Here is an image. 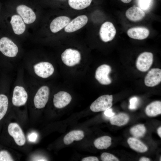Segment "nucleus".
<instances>
[{"mask_svg": "<svg viewBox=\"0 0 161 161\" xmlns=\"http://www.w3.org/2000/svg\"><path fill=\"white\" fill-rule=\"evenodd\" d=\"M4 7L19 15L29 29L34 32L38 27L40 5L34 0H9Z\"/></svg>", "mask_w": 161, "mask_h": 161, "instance_id": "obj_1", "label": "nucleus"}, {"mask_svg": "<svg viewBox=\"0 0 161 161\" xmlns=\"http://www.w3.org/2000/svg\"><path fill=\"white\" fill-rule=\"evenodd\" d=\"M1 16L4 32L18 41L29 36V29L18 14L2 6Z\"/></svg>", "mask_w": 161, "mask_h": 161, "instance_id": "obj_2", "label": "nucleus"}, {"mask_svg": "<svg viewBox=\"0 0 161 161\" xmlns=\"http://www.w3.org/2000/svg\"><path fill=\"white\" fill-rule=\"evenodd\" d=\"M18 41L0 29V52L4 56L13 58L19 52Z\"/></svg>", "mask_w": 161, "mask_h": 161, "instance_id": "obj_3", "label": "nucleus"}, {"mask_svg": "<svg viewBox=\"0 0 161 161\" xmlns=\"http://www.w3.org/2000/svg\"><path fill=\"white\" fill-rule=\"evenodd\" d=\"M113 96L108 95H102L91 104L90 108L93 112H98L104 111L112 107Z\"/></svg>", "mask_w": 161, "mask_h": 161, "instance_id": "obj_4", "label": "nucleus"}, {"mask_svg": "<svg viewBox=\"0 0 161 161\" xmlns=\"http://www.w3.org/2000/svg\"><path fill=\"white\" fill-rule=\"evenodd\" d=\"M33 68L35 74L38 76L43 78L50 77L54 71L52 65L48 62H37L33 65Z\"/></svg>", "mask_w": 161, "mask_h": 161, "instance_id": "obj_5", "label": "nucleus"}, {"mask_svg": "<svg viewBox=\"0 0 161 161\" xmlns=\"http://www.w3.org/2000/svg\"><path fill=\"white\" fill-rule=\"evenodd\" d=\"M49 95V89L47 86L40 87L37 91L34 98L35 107L37 109L44 108L47 103Z\"/></svg>", "mask_w": 161, "mask_h": 161, "instance_id": "obj_6", "label": "nucleus"}, {"mask_svg": "<svg viewBox=\"0 0 161 161\" xmlns=\"http://www.w3.org/2000/svg\"><path fill=\"white\" fill-rule=\"evenodd\" d=\"M61 58L62 61L65 65L72 66L80 62L81 60V55L77 50L68 49L62 53Z\"/></svg>", "mask_w": 161, "mask_h": 161, "instance_id": "obj_7", "label": "nucleus"}, {"mask_svg": "<svg viewBox=\"0 0 161 161\" xmlns=\"http://www.w3.org/2000/svg\"><path fill=\"white\" fill-rule=\"evenodd\" d=\"M28 99V94L25 88L22 86L17 85L13 89L12 98L13 105L20 106L25 105Z\"/></svg>", "mask_w": 161, "mask_h": 161, "instance_id": "obj_8", "label": "nucleus"}, {"mask_svg": "<svg viewBox=\"0 0 161 161\" xmlns=\"http://www.w3.org/2000/svg\"><path fill=\"white\" fill-rule=\"evenodd\" d=\"M153 55L149 52H144L138 56L136 61V66L140 71L145 72L148 70L153 62Z\"/></svg>", "mask_w": 161, "mask_h": 161, "instance_id": "obj_9", "label": "nucleus"}, {"mask_svg": "<svg viewBox=\"0 0 161 161\" xmlns=\"http://www.w3.org/2000/svg\"><path fill=\"white\" fill-rule=\"evenodd\" d=\"M9 134L13 137L16 143L19 146L24 145L26 142L24 134L18 124L16 123H10L8 127Z\"/></svg>", "mask_w": 161, "mask_h": 161, "instance_id": "obj_10", "label": "nucleus"}, {"mask_svg": "<svg viewBox=\"0 0 161 161\" xmlns=\"http://www.w3.org/2000/svg\"><path fill=\"white\" fill-rule=\"evenodd\" d=\"M111 71V68L109 65L104 64L99 66L95 72V78L101 84L107 85L112 83L109 74Z\"/></svg>", "mask_w": 161, "mask_h": 161, "instance_id": "obj_11", "label": "nucleus"}, {"mask_svg": "<svg viewBox=\"0 0 161 161\" xmlns=\"http://www.w3.org/2000/svg\"><path fill=\"white\" fill-rule=\"evenodd\" d=\"M116 32V29L112 23L106 21L102 25L99 31V35L103 41L107 42L114 38Z\"/></svg>", "mask_w": 161, "mask_h": 161, "instance_id": "obj_12", "label": "nucleus"}, {"mask_svg": "<svg viewBox=\"0 0 161 161\" xmlns=\"http://www.w3.org/2000/svg\"><path fill=\"white\" fill-rule=\"evenodd\" d=\"M161 81V69L154 68L148 71L144 79L145 85L148 87H154Z\"/></svg>", "mask_w": 161, "mask_h": 161, "instance_id": "obj_13", "label": "nucleus"}, {"mask_svg": "<svg viewBox=\"0 0 161 161\" xmlns=\"http://www.w3.org/2000/svg\"><path fill=\"white\" fill-rule=\"evenodd\" d=\"M88 21V18L86 15L78 16L69 23L65 27L64 30L67 32L75 31L84 26Z\"/></svg>", "mask_w": 161, "mask_h": 161, "instance_id": "obj_14", "label": "nucleus"}, {"mask_svg": "<svg viewBox=\"0 0 161 161\" xmlns=\"http://www.w3.org/2000/svg\"><path fill=\"white\" fill-rule=\"evenodd\" d=\"M72 100L71 95L64 91H60L54 95L53 103L56 108H63L69 103Z\"/></svg>", "mask_w": 161, "mask_h": 161, "instance_id": "obj_15", "label": "nucleus"}, {"mask_svg": "<svg viewBox=\"0 0 161 161\" xmlns=\"http://www.w3.org/2000/svg\"><path fill=\"white\" fill-rule=\"evenodd\" d=\"M70 21V18L66 16H61L54 18L49 25L51 32L55 33L65 27Z\"/></svg>", "mask_w": 161, "mask_h": 161, "instance_id": "obj_16", "label": "nucleus"}, {"mask_svg": "<svg viewBox=\"0 0 161 161\" xmlns=\"http://www.w3.org/2000/svg\"><path fill=\"white\" fill-rule=\"evenodd\" d=\"M127 33L129 36L132 38L143 40L148 37L149 34V31L145 27H135L129 29Z\"/></svg>", "mask_w": 161, "mask_h": 161, "instance_id": "obj_17", "label": "nucleus"}, {"mask_svg": "<svg viewBox=\"0 0 161 161\" xmlns=\"http://www.w3.org/2000/svg\"><path fill=\"white\" fill-rule=\"evenodd\" d=\"M126 15L129 20L134 21H137L142 19L145 16V13L140 7L134 6L126 10Z\"/></svg>", "mask_w": 161, "mask_h": 161, "instance_id": "obj_18", "label": "nucleus"}, {"mask_svg": "<svg viewBox=\"0 0 161 161\" xmlns=\"http://www.w3.org/2000/svg\"><path fill=\"white\" fill-rule=\"evenodd\" d=\"M84 137L83 132L80 130H74L67 134L64 138V143L66 145L72 143L74 141H79Z\"/></svg>", "mask_w": 161, "mask_h": 161, "instance_id": "obj_19", "label": "nucleus"}, {"mask_svg": "<svg viewBox=\"0 0 161 161\" xmlns=\"http://www.w3.org/2000/svg\"><path fill=\"white\" fill-rule=\"evenodd\" d=\"M145 112L149 117H155L161 114V102L155 101L148 104L145 109Z\"/></svg>", "mask_w": 161, "mask_h": 161, "instance_id": "obj_20", "label": "nucleus"}, {"mask_svg": "<svg viewBox=\"0 0 161 161\" xmlns=\"http://www.w3.org/2000/svg\"><path fill=\"white\" fill-rule=\"evenodd\" d=\"M127 143L131 148L137 152H145L148 149L147 147L145 144L136 138H129Z\"/></svg>", "mask_w": 161, "mask_h": 161, "instance_id": "obj_21", "label": "nucleus"}, {"mask_svg": "<svg viewBox=\"0 0 161 161\" xmlns=\"http://www.w3.org/2000/svg\"><path fill=\"white\" fill-rule=\"evenodd\" d=\"M129 119V117L127 114L121 113L111 117L110 122L112 125L121 126L126 124Z\"/></svg>", "mask_w": 161, "mask_h": 161, "instance_id": "obj_22", "label": "nucleus"}, {"mask_svg": "<svg viewBox=\"0 0 161 161\" xmlns=\"http://www.w3.org/2000/svg\"><path fill=\"white\" fill-rule=\"evenodd\" d=\"M111 137L105 136L96 139L94 142V144L95 147L98 149H106L111 145Z\"/></svg>", "mask_w": 161, "mask_h": 161, "instance_id": "obj_23", "label": "nucleus"}, {"mask_svg": "<svg viewBox=\"0 0 161 161\" xmlns=\"http://www.w3.org/2000/svg\"><path fill=\"white\" fill-rule=\"evenodd\" d=\"M92 0H69L68 4L72 8L77 10L84 9L88 7Z\"/></svg>", "mask_w": 161, "mask_h": 161, "instance_id": "obj_24", "label": "nucleus"}, {"mask_svg": "<svg viewBox=\"0 0 161 161\" xmlns=\"http://www.w3.org/2000/svg\"><path fill=\"white\" fill-rule=\"evenodd\" d=\"M131 134L136 138L143 137L146 131V128L143 124H138L132 127L130 129Z\"/></svg>", "mask_w": 161, "mask_h": 161, "instance_id": "obj_25", "label": "nucleus"}, {"mask_svg": "<svg viewBox=\"0 0 161 161\" xmlns=\"http://www.w3.org/2000/svg\"><path fill=\"white\" fill-rule=\"evenodd\" d=\"M8 106L7 97L4 94L0 95V120L5 114Z\"/></svg>", "mask_w": 161, "mask_h": 161, "instance_id": "obj_26", "label": "nucleus"}, {"mask_svg": "<svg viewBox=\"0 0 161 161\" xmlns=\"http://www.w3.org/2000/svg\"><path fill=\"white\" fill-rule=\"evenodd\" d=\"M101 159L103 161H118L119 159L110 153L104 152L100 156Z\"/></svg>", "mask_w": 161, "mask_h": 161, "instance_id": "obj_27", "label": "nucleus"}, {"mask_svg": "<svg viewBox=\"0 0 161 161\" xmlns=\"http://www.w3.org/2000/svg\"><path fill=\"white\" fill-rule=\"evenodd\" d=\"M13 160L10 154L7 151H0V161H12Z\"/></svg>", "mask_w": 161, "mask_h": 161, "instance_id": "obj_28", "label": "nucleus"}, {"mask_svg": "<svg viewBox=\"0 0 161 161\" xmlns=\"http://www.w3.org/2000/svg\"><path fill=\"white\" fill-rule=\"evenodd\" d=\"M151 0H139L140 8L142 10H147L150 7Z\"/></svg>", "mask_w": 161, "mask_h": 161, "instance_id": "obj_29", "label": "nucleus"}, {"mask_svg": "<svg viewBox=\"0 0 161 161\" xmlns=\"http://www.w3.org/2000/svg\"><path fill=\"white\" fill-rule=\"evenodd\" d=\"M139 101V99L137 97H134L131 98L129 100V109L131 110L136 109L138 105Z\"/></svg>", "mask_w": 161, "mask_h": 161, "instance_id": "obj_30", "label": "nucleus"}, {"mask_svg": "<svg viewBox=\"0 0 161 161\" xmlns=\"http://www.w3.org/2000/svg\"><path fill=\"white\" fill-rule=\"evenodd\" d=\"M38 137V134L35 132L30 133L28 136L29 140L31 142H34L36 141Z\"/></svg>", "mask_w": 161, "mask_h": 161, "instance_id": "obj_31", "label": "nucleus"}, {"mask_svg": "<svg viewBox=\"0 0 161 161\" xmlns=\"http://www.w3.org/2000/svg\"><path fill=\"white\" fill-rule=\"evenodd\" d=\"M104 115L106 117H111L115 115V113L113 112L111 108L109 109L104 111Z\"/></svg>", "mask_w": 161, "mask_h": 161, "instance_id": "obj_32", "label": "nucleus"}, {"mask_svg": "<svg viewBox=\"0 0 161 161\" xmlns=\"http://www.w3.org/2000/svg\"><path fill=\"white\" fill-rule=\"evenodd\" d=\"M82 161H98V158L94 156H90L83 158Z\"/></svg>", "mask_w": 161, "mask_h": 161, "instance_id": "obj_33", "label": "nucleus"}, {"mask_svg": "<svg viewBox=\"0 0 161 161\" xmlns=\"http://www.w3.org/2000/svg\"><path fill=\"white\" fill-rule=\"evenodd\" d=\"M2 6L0 2V29L2 30H4V27L3 23L1 16V11L2 10Z\"/></svg>", "mask_w": 161, "mask_h": 161, "instance_id": "obj_34", "label": "nucleus"}, {"mask_svg": "<svg viewBox=\"0 0 161 161\" xmlns=\"http://www.w3.org/2000/svg\"><path fill=\"white\" fill-rule=\"evenodd\" d=\"M150 160L149 158L144 157H142L139 160L140 161H149Z\"/></svg>", "mask_w": 161, "mask_h": 161, "instance_id": "obj_35", "label": "nucleus"}, {"mask_svg": "<svg viewBox=\"0 0 161 161\" xmlns=\"http://www.w3.org/2000/svg\"><path fill=\"white\" fill-rule=\"evenodd\" d=\"M157 132L159 137H161V127H159L157 130Z\"/></svg>", "mask_w": 161, "mask_h": 161, "instance_id": "obj_36", "label": "nucleus"}, {"mask_svg": "<svg viewBox=\"0 0 161 161\" xmlns=\"http://www.w3.org/2000/svg\"><path fill=\"white\" fill-rule=\"evenodd\" d=\"M122 2L125 3H128L130 2L132 0H121Z\"/></svg>", "mask_w": 161, "mask_h": 161, "instance_id": "obj_37", "label": "nucleus"}, {"mask_svg": "<svg viewBox=\"0 0 161 161\" xmlns=\"http://www.w3.org/2000/svg\"></svg>", "mask_w": 161, "mask_h": 161, "instance_id": "obj_38", "label": "nucleus"}]
</instances>
